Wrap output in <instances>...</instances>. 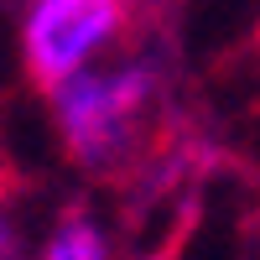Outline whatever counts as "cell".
Masks as SVG:
<instances>
[{
    "label": "cell",
    "mask_w": 260,
    "mask_h": 260,
    "mask_svg": "<svg viewBox=\"0 0 260 260\" xmlns=\"http://www.w3.org/2000/svg\"><path fill=\"white\" fill-rule=\"evenodd\" d=\"M167 83L156 57H120L83 68L52 89V120L68 161L83 172H115L141 141V120L151 115Z\"/></svg>",
    "instance_id": "1"
},
{
    "label": "cell",
    "mask_w": 260,
    "mask_h": 260,
    "mask_svg": "<svg viewBox=\"0 0 260 260\" xmlns=\"http://www.w3.org/2000/svg\"><path fill=\"white\" fill-rule=\"evenodd\" d=\"M130 31V0H26L21 6V68L37 89L78 78Z\"/></svg>",
    "instance_id": "2"
},
{
    "label": "cell",
    "mask_w": 260,
    "mask_h": 260,
    "mask_svg": "<svg viewBox=\"0 0 260 260\" xmlns=\"http://www.w3.org/2000/svg\"><path fill=\"white\" fill-rule=\"evenodd\" d=\"M42 260H115V250H110V234H104L99 219H89V213H68V219L47 234Z\"/></svg>",
    "instance_id": "3"
},
{
    "label": "cell",
    "mask_w": 260,
    "mask_h": 260,
    "mask_svg": "<svg viewBox=\"0 0 260 260\" xmlns=\"http://www.w3.org/2000/svg\"><path fill=\"white\" fill-rule=\"evenodd\" d=\"M11 245H16V229H11V219H6V213H0V260H11V255H16Z\"/></svg>",
    "instance_id": "4"
},
{
    "label": "cell",
    "mask_w": 260,
    "mask_h": 260,
    "mask_svg": "<svg viewBox=\"0 0 260 260\" xmlns=\"http://www.w3.org/2000/svg\"><path fill=\"white\" fill-rule=\"evenodd\" d=\"M130 6H161V0H130Z\"/></svg>",
    "instance_id": "5"
},
{
    "label": "cell",
    "mask_w": 260,
    "mask_h": 260,
    "mask_svg": "<svg viewBox=\"0 0 260 260\" xmlns=\"http://www.w3.org/2000/svg\"><path fill=\"white\" fill-rule=\"evenodd\" d=\"M0 6H6V0H0Z\"/></svg>",
    "instance_id": "6"
}]
</instances>
